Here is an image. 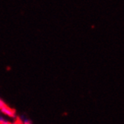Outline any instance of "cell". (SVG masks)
<instances>
[{"instance_id":"obj_1","label":"cell","mask_w":124,"mask_h":124,"mask_svg":"<svg viewBox=\"0 0 124 124\" xmlns=\"http://www.w3.org/2000/svg\"><path fill=\"white\" fill-rule=\"evenodd\" d=\"M0 111H1L2 113H3L4 114L10 116V117H15L16 116V112L14 110V109L11 108L10 107H8V105H4L1 109H0Z\"/></svg>"},{"instance_id":"obj_2","label":"cell","mask_w":124,"mask_h":124,"mask_svg":"<svg viewBox=\"0 0 124 124\" xmlns=\"http://www.w3.org/2000/svg\"><path fill=\"white\" fill-rule=\"evenodd\" d=\"M0 124H13V123H9L8 121H5V120H0Z\"/></svg>"}]
</instances>
